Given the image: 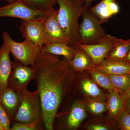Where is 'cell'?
Segmentation results:
<instances>
[{
    "mask_svg": "<svg viewBox=\"0 0 130 130\" xmlns=\"http://www.w3.org/2000/svg\"><path fill=\"white\" fill-rule=\"evenodd\" d=\"M32 67L41 105L42 120L47 130H52L61 103L72 88L76 72L66 58L61 60L41 51Z\"/></svg>",
    "mask_w": 130,
    "mask_h": 130,
    "instance_id": "cell-1",
    "label": "cell"
},
{
    "mask_svg": "<svg viewBox=\"0 0 130 130\" xmlns=\"http://www.w3.org/2000/svg\"><path fill=\"white\" fill-rule=\"evenodd\" d=\"M57 1L59 23L70 41V46L76 48L79 41L78 19L87 9L78 0Z\"/></svg>",
    "mask_w": 130,
    "mask_h": 130,
    "instance_id": "cell-2",
    "label": "cell"
},
{
    "mask_svg": "<svg viewBox=\"0 0 130 130\" xmlns=\"http://www.w3.org/2000/svg\"><path fill=\"white\" fill-rule=\"evenodd\" d=\"M3 43L6 44L14 59L26 66H33L41 47L29 40L19 42L13 40L7 32L2 35Z\"/></svg>",
    "mask_w": 130,
    "mask_h": 130,
    "instance_id": "cell-3",
    "label": "cell"
},
{
    "mask_svg": "<svg viewBox=\"0 0 130 130\" xmlns=\"http://www.w3.org/2000/svg\"><path fill=\"white\" fill-rule=\"evenodd\" d=\"M41 105L37 90L28 89L21 93L20 105L13 119L20 123H31L42 120Z\"/></svg>",
    "mask_w": 130,
    "mask_h": 130,
    "instance_id": "cell-4",
    "label": "cell"
},
{
    "mask_svg": "<svg viewBox=\"0 0 130 130\" xmlns=\"http://www.w3.org/2000/svg\"><path fill=\"white\" fill-rule=\"evenodd\" d=\"M79 24V44H95L106 36V31L102 26L100 19L90 9H86Z\"/></svg>",
    "mask_w": 130,
    "mask_h": 130,
    "instance_id": "cell-5",
    "label": "cell"
},
{
    "mask_svg": "<svg viewBox=\"0 0 130 130\" xmlns=\"http://www.w3.org/2000/svg\"><path fill=\"white\" fill-rule=\"evenodd\" d=\"M54 9L50 11L36 10L19 0L0 7V18L11 17L25 20H44Z\"/></svg>",
    "mask_w": 130,
    "mask_h": 130,
    "instance_id": "cell-6",
    "label": "cell"
},
{
    "mask_svg": "<svg viewBox=\"0 0 130 130\" xmlns=\"http://www.w3.org/2000/svg\"><path fill=\"white\" fill-rule=\"evenodd\" d=\"M122 40L106 34L98 43L93 44H79L76 47L85 51L91 58L94 64H97L105 59L110 51Z\"/></svg>",
    "mask_w": 130,
    "mask_h": 130,
    "instance_id": "cell-7",
    "label": "cell"
},
{
    "mask_svg": "<svg viewBox=\"0 0 130 130\" xmlns=\"http://www.w3.org/2000/svg\"><path fill=\"white\" fill-rule=\"evenodd\" d=\"M35 78L33 67L23 64L14 59L12 62V72L8 79V87L21 93L27 89L29 84Z\"/></svg>",
    "mask_w": 130,
    "mask_h": 130,
    "instance_id": "cell-8",
    "label": "cell"
},
{
    "mask_svg": "<svg viewBox=\"0 0 130 130\" xmlns=\"http://www.w3.org/2000/svg\"><path fill=\"white\" fill-rule=\"evenodd\" d=\"M44 20H21L18 28L22 36L26 40L42 47L45 43Z\"/></svg>",
    "mask_w": 130,
    "mask_h": 130,
    "instance_id": "cell-9",
    "label": "cell"
},
{
    "mask_svg": "<svg viewBox=\"0 0 130 130\" xmlns=\"http://www.w3.org/2000/svg\"><path fill=\"white\" fill-rule=\"evenodd\" d=\"M58 10L54 9L44 20V30L46 43H61L70 46V41L58 21Z\"/></svg>",
    "mask_w": 130,
    "mask_h": 130,
    "instance_id": "cell-10",
    "label": "cell"
},
{
    "mask_svg": "<svg viewBox=\"0 0 130 130\" xmlns=\"http://www.w3.org/2000/svg\"><path fill=\"white\" fill-rule=\"evenodd\" d=\"M21 100V93L9 87L0 91V103L5 108L11 121L13 120Z\"/></svg>",
    "mask_w": 130,
    "mask_h": 130,
    "instance_id": "cell-11",
    "label": "cell"
},
{
    "mask_svg": "<svg viewBox=\"0 0 130 130\" xmlns=\"http://www.w3.org/2000/svg\"><path fill=\"white\" fill-rule=\"evenodd\" d=\"M89 68L107 74H130V64L124 60L105 59Z\"/></svg>",
    "mask_w": 130,
    "mask_h": 130,
    "instance_id": "cell-12",
    "label": "cell"
},
{
    "mask_svg": "<svg viewBox=\"0 0 130 130\" xmlns=\"http://www.w3.org/2000/svg\"><path fill=\"white\" fill-rule=\"evenodd\" d=\"M10 51L4 43L0 47V91L7 88L12 70Z\"/></svg>",
    "mask_w": 130,
    "mask_h": 130,
    "instance_id": "cell-13",
    "label": "cell"
},
{
    "mask_svg": "<svg viewBox=\"0 0 130 130\" xmlns=\"http://www.w3.org/2000/svg\"><path fill=\"white\" fill-rule=\"evenodd\" d=\"M116 0H101L90 10L100 19L102 24L106 23L119 11V7Z\"/></svg>",
    "mask_w": 130,
    "mask_h": 130,
    "instance_id": "cell-14",
    "label": "cell"
},
{
    "mask_svg": "<svg viewBox=\"0 0 130 130\" xmlns=\"http://www.w3.org/2000/svg\"><path fill=\"white\" fill-rule=\"evenodd\" d=\"M76 48L64 43L50 42L45 43L42 47L41 52H46L54 55H61L69 61L71 60L75 55Z\"/></svg>",
    "mask_w": 130,
    "mask_h": 130,
    "instance_id": "cell-15",
    "label": "cell"
},
{
    "mask_svg": "<svg viewBox=\"0 0 130 130\" xmlns=\"http://www.w3.org/2000/svg\"><path fill=\"white\" fill-rule=\"evenodd\" d=\"M106 104L109 118L113 121H118L119 116L124 109L122 94L118 91L109 93Z\"/></svg>",
    "mask_w": 130,
    "mask_h": 130,
    "instance_id": "cell-16",
    "label": "cell"
},
{
    "mask_svg": "<svg viewBox=\"0 0 130 130\" xmlns=\"http://www.w3.org/2000/svg\"><path fill=\"white\" fill-rule=\"evenodd\" d=\"M85 106L83 102L77 101L73 105L67 119L68 127L73 129L77 128L86 116Z\"/></svg>",
    "mask_w": 130,
    "mask_h": 130,
    "instance_id": "cell-17",
    "label": "cell"
},
{
    "mask_svg": "<svg viewBox=\"0 0 130 130\" xmlns=\"http://www.w3.org/2000/svg\"><path fill=\"white\" fill-rule=\"evenodd\" d=\"M69 61L71 66L76 72L86 70L94 64L91 58L85 51L77 47L74 57Z\"/></svg>",
    "mask_w": 130,
    "mask_h": 130,
    "instance_id": "cell-18",
    "label": "cell"
},
{
    "mask_svg": "<svg viewBox=\"0 0 130 130\" xmlns=\"http://www.w3.org/2000/svg\"><path fill=\"white\" fill-rule=\"evenodd\" d=\"M86 70L90 74L96 83L108 91V93L117 91L114 88L109 78L105 73L90 68H88Z\"/></svg>",
    "mask_w": 130,
    "mask_h": 130,
    "instance_id": "cell-19",
    "label": "cell"
},
{
    "mask_svg": "<svg viewBox=\"0 0 130 130\" xmlns=\"http://www.w3.org/2000/svg\"><path fill=\"white\" fill-rule=\"evenodd\" d=\"M130 49V38L122 40L109 52L105 59L124 60Z\"/></svg>",
    "mask_w": 130,
    "mask_h": 130,
    "instance_id": "cell-20",
    "label": "cell"
},
{
    "mask_svg": "<svg viewBox=\"0 0 130 130\" xmlns=\"http://www.w3.org/2000/svg\"><path fill=\"white\" fill-rule=\"evenodd\" d=\"M106 74L114 88L121 94L130 87V74Z\"/></svg>",
    "mask_w": 130,
    "mask_h": 130,
    "instance_id": "cell-21",
    "label": "cell"
},
{
    "mask_svg": "<svg viewBox=\"0 0 130 130\" xmlns=\"http://www.w3.org/2000/svg\"><path fill=\"white\" fill-rule=\"evenodd\" d=\"M24 4L32 9L42 11H50L57 4V0H21Z\"/></svg>",
    "mask_w": 130,
    "mask_h": 130,
    "instance_id": "cell-22",
    "label": "cell"
},
{
    "mask_svg": "<svg viewBox=\"0 0 130 130\" xmlns=\"http://www.w3.org/2000/svg\"><path fill=\"white\" fill-rule=\"evenodd\" d=\"M82 89L87 95L93 98H100L103 94L97 84L89 79H84L81 81Z\"/></svg>",
    "mask_w": 130,
    "mask_h": 130,
    "instance_id": "cell-23",
    "label": "cell"
},
{
    "mask_svg": "<svg viewBox=\"0 0 130 130\" xmlns=\"http://www.w3.org/2000/svg\"><path fill=\"white\" fill-rule=\"evenodd\" d=\"M87 105L91 111L95 114H100L107 110V104L100 98L88 99Z\"/></svg>",
    "mask_w": 130,
    "mask_h": 130,
    "instance_id": "cell-24",
    "label": "cell"
},
{
    "mask_svg": "<svg viewBox=\"0 0 130 130\" xmlns=\"http://www.w3.org/2000/svg\"><path fill=\"white\" fill-rule=\"evenodd\" d=\"M41 120L31 123L16 122L11 127V130H36L38 129V124Z\"/></svg>",
    "mask_w": 130,
    "mask_h": 130,
    "instance_id": "cell-25",
    "label": "cell"
},
{
    "mask_svg": "<svg viewBox=\"0 0 130 130\" xmlns=\"http://www.w3.org/2000/svg\"><path fill=\"white\" fill-rule=\"evenodd\" d=\"M117 121H118L119 126L121 130H130V113L124 109Z\"/></svg>",
    "mask_w": 130,
    "mask_h": 130,
    "instance_id": "cell-26",
    "label": "cell"
},
{
    "mask_svg": "<svg viewBox=\"0 0 130 130\" xmlns=\"http://www.w3.org/2000/svg\"><path fill=\"white\" fill-rule=\"evenodd\" d=\"M0 122L4 130H11V120L6 110L0 103Z\"/></svg>",
    "mask_w": 130,
    "mask_h": 130,
    "instance_id": "cell-27",
    "label": "cell"
},
{
    "mask_svg": "<svg viewBox=\"0 0 130 130\" xmlns=\"http://www.w3.org/2000/svg\"><path fill=\"white\" fill-rule=\"evenodd\" d=\"M87 129L90 130H108L107 128L101 125H94L89 126Z\"/></svg>",
    "mask_w": 130,
    "mask_h": 130,
    "instance_id": "cell-28",
    "label": "cell"
},
{
    "mask_svg": "<svg viewBox=\"0 0 130 130\" xmlns=\"http://www.w3.org/2000/svg\"><path fill=\"white\" fill-rule=\"evenodd\" d=\"M122 95L123 101H124L125 105L126 102L127 101L130 96V87L128 90H126V91L122 94Z\"/></svg>",
    "mask_w": 130,
    "mask_h": 130,
    "instance_id": "cell-29",
    "label": "cell"
},
{
    "mask_svg": "<svg viewBox=\"0 0 130 130\" xmlns=\"http://www.w3.org/2000/svg\"><path fill=\"white\" fill-rule=\"evenodd\" d=\"M124 109L130 113V96L125 103Z\"/></svg>",
    "mask_w": 130,
    "mask_h": 130,
    "instance_id": "cell-30",
    "label": "cell"
},
{
    "mask_svg": "<svg viewBox=\"0 0 130 130\" xmlns=\"http://www.w3.org/2000/svg\"><path fill=\"white\" fill-rule=\"evenodd\" d=\"M93 0H84V6L87 9H89L91 6Z\"/></svg>",
    "mask_w": 130,
    "mask_h": 130,
    "instance_id": "cell-31",
    "label": "cell"
},
{
    "mask_svg": "<svg viewBox=\"0 0 130 130\" xmlns=\"http://www.w3.org/2000/svg\"><path fill=\"white\" fill-rule=\"evenodd\" d=\"M124 61H126V62H128V63L130 64V49L129 52H128L127 56L126 57L125 59L124 60Z\"/></svg>",
    "mask_w": 130,
    "mask_h": 130,
    "instance_id": "cell-32",
    "label": "cell"
},
{
    "mask_svg": "<svg viewBox=\"0 0 130 130\" xmlns=\"http://www.w3.org/2000/svg\"><path fill=\"white\" fill-rule=\"evenodd\" d=\"M8 3H11L17 1H19V0H6Z\"/></svg>",
    "mask_w": 130,
    "mask_h": 130,
    "instance_id": "cell-33",
    "label": "cell"
},
{
    "mask_svg": "<svg viewBox=\"0 0 130 130\" xmlns=\"http://www.w3.org/2000/svg\"><path fill=\"white\" fill-rule=\"evenodd\" d=\"M78 1L83 5H84V0H78Z\"/></svg>",
    "mask_w": 130,
    "mask_h": 130,
    "instance_id": "cell-34",
    "label": "cell"
},
{
    "mask_svg": "<svg viewBox=\"0 0 130 130\" xmlns=\"http://www.w3.org/2000/svg\"><path fill=\"white\" fill-rule=\"evenodd\" d=\"M0 130H4V128L3 127L2 125L1 124V122H0Z\"/></svg>",
    "mask_w": 130,
    "mask_h": 130,
    "instance_id": "cell-35",
    "label": "cell"
}]
</instances>
